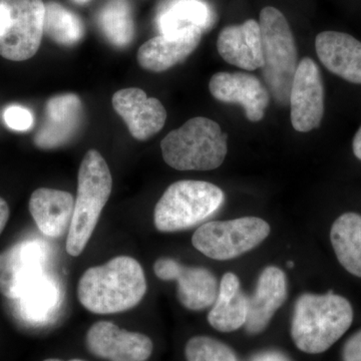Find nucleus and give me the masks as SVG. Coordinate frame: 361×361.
<instances>
[{
	"mask_svg": "<svg viewBox=\"0 0 361 361\" xmlns=\"http://www.w3.org/2000/svg\"><path fill=\"white\" fill-rule=\"evenodd\" d=\"M73 1L75 2V4H85L87 2H89L90 0H73Z\"/></svg>",
	"mask_w": 361,
	"mask_h": 361,
	"instance_id": "obj_34",
	"label": "nucleus"
},
{
	"mask_svg": "<svg viewBox=\"0 0 361 361\" xmlns=\"http://www.w3.org/2000/svg\"><path fill=\"white\" fill-rule=\"evenodd\" d=\"M215 16L204 0H169L161 6L157 18L161 35L174 32L189 26L206 32L213 25Z\"/></svg>",
	"mask_w": 361,
	"mask_h": 361,
	"instance_id": "obj_23",
	"label": "nucleus"
},
{
	"mask_svg": "<svg viewBox=\"0 0 361 361\" xmlns=\"http://www.w3.org/2000/svg\"><path fill=\"white\" fill-rule=\"evenodd\" d=\"M85 341L92 355L108 361H147L154 349L149 336L127 331L109 322L92 324Z\"/></svg>",
	"mask_w": 361,
	"mask_h": 361,
	"instance_id": "obj_12",
	"label": "nucleus"
},
{
	"mask_svg": "<svg viewBox=\"0 0 361 361\" xmlns=\"http://www.w3.org/2000/svg\"><path fill=\"white\" fill-rule=\"evenodd\" d=\"M156 276L163 281L178 283L180 303L189 310L200 311L211 307L217 298V279L204 267H187L172 258H160L154 264Z\"/></svg>",
	"mask_w": 361,
	"mask_h": 361,
	"instance_id": "obj_11",
	"label": "nucleus"
},
{
	"mask_svg": "<svg viewBox=\"0 0 361 361\" xmlns=\"http://www.w3.org/2000/svg\"><path fill=\"white\" fill-rule=\"evenodd\" d=\"M161 149L164 160L176 170H214L225 161L227 135L217 123L198 116L166 135Z\"/></svg>",
	"mask_w": 361,
	"mask_h": 361,
	"instance_id": "obj_4",
	"label": "nucleus"
},
{
	"mask_svg": "<svg viewBox=\"0 0 361 361\" xmlns=\"http://www.w3.org/2000/svg\"><path fill=\"white\" fill-rule=\"evenodd\" d=\"M221 58L244 71L263 66L262 35L259 21L246 20L242 25L226 26L217 40Z\"/></svg>",
	"mask_w": 361,
	"mask_h": 361,
	"instance_id": "obj_17",
	"label": "nucleus"
},
{
	"mask_svg": "<svg viewBox=\"0 0 361 361\" xmlns=\"http://www.w3.org/2000/svg\"><path fill=\"white\" fill-rule=\"evenodd\" d=\"M353 149L356 158L361 161V127L356 133L355 139H353Z\"/></svg>",
	"mask_w": 361,
	"mask_h": 361,
	"instance_id": "obj_33",
	"label": "nucleus"
},
{
	"mask_svg": "<svg viewBox=\"0 0 361 361\" xmlns=\"http://www.w3.org/2000/svg\"><path fill=\"white\" fill-rule=\"evenodd\" d=\"M250 361H290V360L279 351L266 350L252 356Z\"/></svg>",
	"mask_w": 361,
	"mask_h": 361,
	"instance_id": "obj_30",
	"label": "nucleus"
},
{
	"mask_svg": "<svg viewBox=\"0 0 361 361\" xmlns=\"http://www.w3.org/2000/svg\"><path fill=\"white\" fill-rule=\"evenodd\" d=\"M111 189L113 179L108 164L99 152L90 149L78 170V196L66 239V252L73 257L80 256L89 243Z\"/></svg>",
	"mask_w": 361,
	"mask_h": 361,
	"instance_id": "obj_3",
	"label": "nucleus"
},
{
	"mask_svg": "<svg viewBox=\"0 0 361 361\" xmlns=\"http://www.w3.org/2000/svg\"><path fill=\"white\" fill-rule=\"evenodd\" d=\"M141 264L130 256H118L85 271L78 284V297L94 314H116L132 310L146 295Z\"/></svg>",
	"mask_w": 361,
	"mask_h": 361,
	"instance_id": "obj_1",
	"label": "nucleus"
},
{
	"mask_svg": "<svg viewBox=\"0 0 361 361\" xmlns=\"http://www.w3.org/2000/svg\"><path fill=\"white\" fill-rule=\"evenodd\" d=\"M97 23L106 39L116 47H128L134 39V18L128 0H108Z\"/></svg>",
	"mask_w": 361,
	"mask_h": 361,
	"instance_id": "obj_25",
	"label": "nucleus"
},
{
	"mask_svg": "<svg viewBox=\"0 0 361 361\" xmlns=\"http://www.w3.org/2000/svg\"><path fill=\"white\" fill-rule=\"evenodd\" d=\"M269 234V224L257 217L212 221L196 230L192 244L207 257L231 260L260 245Z\"/></svg>",
	"mask_w": 361,
	"mask_h": 361,
	"instance_id": "obj_7",
	"label": "nucleus"
},
{
	"mask_svg": "<svg viewBox=\"0 0 361 361\" xmlns=\"http://www.w3.org/2000/svg\"><path fill=\"white\" fill-rule=\"evenodd\" d=\"M353 322V306L343 296L332 291L304 293L294 307L292 341L303 353L319 355L341 338Z\"/></svg>",
	"mask_w": 361,
	"mask_h": 361,
	"instance_id": "obj_2",
	"label": "nucleus"
},
{
	"mask_svg": "<svg viewBox=\"0 0 361 361\" xmlns=\"http://www.w3.org/2000/svg\"><path fill=\"white\" fill-rule=\"evenodd\" d=\"M315 49L323 66L353 84L361 85V42L348 33L323 32L316 37Z\"/></svg>",
	"mask_w": 361,
	"mask_h": 361,
	"instance_id": "obj_18",
	"label": "nucleus"
},
{
	"mask_svg": "<svg viewBox=\"0 0 361 361\" xmlns=\"http://www.w3.org/2000/svg\"><path fill=\"white\" fill-rule=\"evenodd\" d=\"M187 361H240L227 344L209 336L192 337L185 348Z\"/></svg>",
	"mask_w": 361,
	"mask_h": 361,
	"instance_id": "obj_27",
	"label": "nucleus"
},
{
	"mask_svg": "<svg viewBox=\"0 0 361 361\" xmlns=\"http://www.w3.org/2000/svg\"><path fill=\"white\" fill-rule=\"evenodd\" d=\"M44 361H63V360H56V358H49V360H45ZM68 361H85V360H68Z\"/></svg>",
	"mask_w": 361,
	"mask_h": 361,
	"instance_id": "obj_35",
	"label": "nucleus"
},
{
	"mask_svg": "<svg viewBox=\"0 0 361 361\" xmlns=\"http://www.w3.org/2000/svg\"><path fill=\"white\" fill-rule=\"evenodd\" d=\"M211 307L208 322L218 331H236L245 325L248 297L242 291L239 278L234 273H226L222 277L217 298Z\"/></svg>",
	"mask_w": 361,
	"mask_h": 361,
	"instance_id": "obj_21",
	"label": "nucleus"
},
{
	"mask_svg": "<svg viewBox=\"0 0 361 361\" xmlns=\"http://www.w3.org/2000/svg\"><path fill=\"white\" fill-rule=\"evenodd\" d=\"M286 297L285 273L276 266H268L261 272L253 295L248 297L246 331L252 336L264 331Z\"/></svg>",
	"mask_w": 361,
	"mask_h": 361,
	"instance_id": "obj_16",
	"label": "nucleus"
},
{
	"mask_svg": "<svg viewBox=\"0 0 361 361\" xmlns=\"http://www.w3.org/2000/svg\"><path fill=\"white\" fill-rule=\"evenodd\" d=\"M82 102L75 94L54 97L47 102V120L35 137V146L49 149L70 141L80 126Z\"/></svg>",
	"mask_w": 361,
	"mask_h": 361,
	"instance_id": "obj_19",
	"label": "nucleus"
},
{
	"mask_svg": "<svg viewBox=\"0 0 361 361\" xmlns=\"http://www.w3.org/2000/svg\"><path fill=\"white\" fill-rule=\"evenodd\" d=\"M111 103L127 123L130 134L139 141L158 134L167 120V111L161 102L147 97L146 92L137 87L118 90Z\"/></svg>",
	"mask_w": 361,
	"mask_h": 361,
	"instance_id": "obj_14",
	"label": "nucleus"
},
{
	"mask_svg": "<svg viewBox=\"0 0 361 361\" xmlns=\"http://www.w3.org/2000/svg\"><path fill=\"white\" fill-rule=\"evenodd\" d=\"M4 122L14 130H27L32 127L33 116L27 109L20 106H11L4 111Z\"/></svg>",
	"mask_w": 361,
	"mask_h": 361,
	"instance_id": "obj_28",
	"label": "nucleus"
},
{
	"mask_svg": "<svg viewBox=\"0 0 361 361\" xmlns=\"http://www.w3.org/2000/svg\"><path fill=\"white\" fill-rule=\"evenodd\" d=\"M47 262V247L39 240L18 242L0 253V293L18 300L33 281L42 276Z\"/></svg>",
	"mask_w": 361,
	"mask_h": 361,
	"instance_id": "obj_9",
	"label": "nucleus"
},
{
	"mask_svg": "<svg viewBox=\"0 0 361 361\" xmlns=\"http://www.w3.org/2000/svg\"><path fill=\"white\" fill-rule=\"evenodd\" d=\"M11 13L0 37V56L13 61L32 58L44 37L45 6L42 0H4Z\"/></svg>",
	"mask_w": 361,
	"mask_h": 361,
	"instance_id": "obj_8",
	"label": "nucleus"
},
{
	"mask_svg": "<svg viewBox=\"0 0 361 361\" xmlns=\"http://www.w3.org/2000/svg\"><path fill=\"white\" fill-rule=\"evenodd\" d=\"M203 30L189 26L163 33L145 42L137 51V61L145 70L161 73L185 61L198 47Z\"/></svg>",
	"mask_w": 361,
	"mask_h": 361,
	"instance_id": "obj_15",
	"label": "nucleus"
},
{
	"mask_svg": "<svg viewBox=\"0 0 361 361\" xmlns=\"http://www.w3.org/2000/svg\"><path fill=\"white\" fill-rule=\"evenodd\" d=\"M289 104L292 126L297 132L308 133L319 127L324 114V87L319 68L310 58L297 66Z\"/></svg>",
	"mask_w": 361,
	"mask_h": 361,
	"instance_id": "obj_10",
	"label": "nucleus"
},
{
	"mask_svg": "<svg viewBox=\"0 0 361 361\" xmlns=\"http://www.w3.org/2000/svg\"><path fill=\"white\" fill-rule=\"evenodd\" d=\"M259 25L262 35V75L270 96L287 106L298 66V51L288 21L273 6L261 11Z\"/></svg>",
	"mask_w": 361,
	"mask_h": 361,
	"instance_id": "obj_5",
	"label": "nucleus"
},
{
	"mask_svg": "<svg viewBox=\"0 0 361 361\" xmlns=\"http://www.w3.org/2000/svg\"><path fill=\"white\" fill-rule=\"evenodd\" d=\"M75 203L68 192L39 188L30 197V212L42 234L59 238L70 230Z\"/></svg>",
	"mask_w": 361,
	"mask_h": 361,
	"instance_id": "obj_20",
	"label": "nucleus"
},
{
	"mask_svg": "<svg viewBox=\"0 0 361 361\" xmlns=\"http://www.w3.org/2000/svg\"><path fill=\"white\" fill-rule=\"evenodd\" d=\"M18 301V310L25 320L47 322L61 305V286L56 278L44 273L25 289Z\"/></svg>",
	"mask_w": 361,
	"mask_h": 361,
	"instance_id": "obj_22",
	"label": "nucleus"
},
{
	"mask_svg": "<svg viewBox=\"0 0 361 361\" xmlns=\"http://www.w3.org/2000/svg\"><path fill=\"white\" fill-rule=\"evenodd\" d=\"M209 90L217 101L243 106L250 122H260L270 103L269 90L250 73H215L209 82Z\"/></svg>",
	"mask_w": 361,
	"mask_h": 361,
	"instance_id": "obj_13",
	"label": "nucleus"
},
{
	"mask_svg": "<svg viewBox=\"0 0 361 361\" xmlns=\"http://www.w3.org/2000/svg\"><path fill=\"white\" fill-rule=\"evenodd\" d=\"M342 361H361V329L349 337L344 344Z\"/></svg>",
	"mask_w": 361,
	"mask_h": 361,
	"instance_id": "obj_29",
	"label": "nucleus"
},
{
	"mask_svg": "<svg viewBox=\"0 0 361 361\" xmlns=\"http://www.w3.org/2000/svg\"><path fill=\"white\" fill-rule=\"evenodd\" d=\"M9 214H11V211H9L8 204L0 197V235L6 228L7 221L9 219Z\"/></svg>",
	"mask_w": 361,
	"mask_h": 361,
	"instance_id": "obj_32",
	"label": "nucleus"
},
{
	"mask_svg": "<svg viewBox=\"0 0 361 361\" xmlns=\"http://www.w3.org/2000/svg\"><path fill=\"white\" fill-rule=\"evenodd\" d=\"M330 240L342 267L361 278V215L350 212L339 216L330 230Z\"/></svg>",
	"mask_w": 361,
	"mask_h": 361,
	"instance_id": "obj_24",
	"label": "nucleus"
},
{
	"mask_svg": "<svg viewBox=\"0 0 361 361\" xmlns=\"http://www.w3.org/2000/svg\"><path fill=\"white\" fill-rule=\"evenodd\" d=\"M224 199V192L212 183L179 180L171 185L157 203L154 223L161 232L189 229L217 212Z\"/></svg>",
	"mask_w": 361,
	"mask_h": 361,
	"instance_id": "obj_6",
	"label": "nucleus"
},
{
	"mask_svg": "<svg viewBox=\"0 0 361 361\" xmlns=\"http://www.w3.org/2000/svg\"><path fill=\"white\" fill-rule=\"evenodd\" d=\"M11 20V13L4 0H0V37L6 32Z\"/></svg>",
	"mask_w": 361,
	"mask_h": 361,
	"instance_id": "obj_31",
	"label": "nucleus"
},
{
	"mask_svg": "<svg viewBox=\"0 0 361 361\" xmlns=\"http://www.w3.org/2000/svg\"><path fill=\"white\" fill-rule=\"evenodd\" d=\"M44 6L45 35L66 47L78 44L82 39L85 26L77 14L56 1L47 2Z\"/></svg>",
	"mask_w": 361,
	"mask_h": 361,
	"instance_id": "obj_26",
	"label": "nucleus"
}]
</instances>
